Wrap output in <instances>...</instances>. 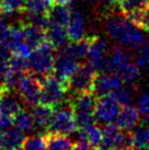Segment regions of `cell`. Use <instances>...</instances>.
<instances>
[{
	"instance_id": "obj_13",
	"label": "cell",
	"mask_w": 149,
	"mask_h": 150,
	"mask_svg": "<svg viewBox=\"0 0 149 150\" xmlns=\"http://www.w3.org/2000/svg\"><path fill=\"white\" fill-rule=\"evenodd\" d=\"M80 65L81 64L79 63L78 59L59 50V54L55 58L54 75L57 76L59 79H62L64 82L68 84V80L77 71Z\"/></svg>"
},
{
	"instance_id": "obj_12",
	"label": "cell",
	"mask_w": 149,
	"mask_h": 150,
	"mask_svg": "<svg viewBox=\"0 0 149 150\" xmlns=\"http://www.w3.org/2000/svg\"><path fill=\"white\" fill-rule=\"evenodd\" d=\"M87 22H86V16L82 10H80L78 7L70 9V18L68 24L66 26L67 35L70 42L80 41L86 38L87 34Z\"/></svg>"
},
{
	"instance_id": "obj_44",
	"label": "cell",
	"mask_w": 149,
	"mask_h": 150,
	"mask_svg": "<svg viewBox=\"0 0 149 150\" xmlns=\"http://www.w3.org/2000/svg\"><path fill=\"white\" fill-rule=\"evenodd\" d=\"M0 150H6L4 146V142H2V135L0 133Z\"/></svg>"
},
{
	"instance_id": "obj_23",
	"label": "cell",
	"mask_w": 149,
	"mask_h": 150,
	"mask_svg": "<svg viewBox=\"0 0 149 150\" xmlns=\"http://www.w3.org/2000/svg\"><path fill=\"white\" fill-rule=\"evenodd\" d=\"M2 142L6 150H13L23 147L25 142V135L17 127H10L1 133Z\"/></svg>"
},
{
	"instance_id": "obj_50",
	"label": "cell",
	"mask_w": 149,
	"mask_h": 150,
	"mask_svg": "<svg viewBox=\"0 0 149 150\" xmlns=\"http://www.w3.org/2000/svg\"><path fill=\"white\" fill-rule=\"evenodd\" d=\"M148 32V43H149V31H147Z\"/></svg>"
},
{
	"instance_id": "obj_7",
	"label": "cell",
	"mask_w": 149,
	"mask_h": 150,
	"mask_svg": "<svg viewBox=\"0 0 149 150\" xmlns=\"http://www.w3.org/2000/svg\"><path fill=\"white\" fill-rule=\"evenodd\" d=\"M96 74L98 72L89 64L80 65L77 71L68 80L67 84L68 92H70L72 96L91 92Z\"/></svg>"
},
{
	"instance_id": "obj_34",
	"label": "cell",
	"mask_w": 149,
	"mask_h": 150,
	"mask_svg": "<svg viewBox=\"0 0 149 150\" xmlns=\"http://www.w3.org/2000/svg\"><path fill=\"white\" fill-rule=\"evenodd\" d=\"M135 63L139 68L149 69V45H143L137 48Z\"/></svg>"
},
{
	"instance_id": "obj_20",
	"label": "cell",
	"mask_w": 149,
	"mask_h": 150,
	"mask_svg": "<svg viewBox=\"0 0 149 150\" xmlns=\"http://www.w3.org/2000/svg\"><path fill=\"white\" fill-rule=\"evenodd\" d=\"M46 31V41L54 47L55 50H62L65 47L68 42V35L65 26L60 25L48 24L45 29Z\"/></svg>"
},
{
	"instance_id": "obj_24",
	"label": "cell",
	"mask_w": 149,
	"mask_h": 150,
	"mask_svg": "<svg viewBox=\"0 0 149 150\" xmlns=\"http://www.w3.org/2000/svg\"><path fill=\"white\" fill-rule=\"evenodd\" d=\"M46 138V150H72L74 149V142L72 139L67 137V135L62 134H50L45 135Z\"/></svg>"
},
{
	"instance_id": "obj_41",
	"label": "cell",
	"mask_w": 149,
	"mask_h": 150,
	"mask_svg": "<svg viewBox=\"0 0 149 150\" xmlns=\"http://www.w3.org/2000/svg\"><path fill=\"white\" fill-rule=\"evenodd\" d=\"M74 150H100V149H98L94 146L89 145V144H86V142H77V144H74Z\"/></svg>"
},
{
	"instance_id": "obj_42",
	"label": "cell",
	"mask_w": 149,
	"mask_h": 150,
	"mask_svg": "<svg viewBox=\"0 0 149 150\" xmlns=\"http://www.w3.org/2000/svg\"><path fill=\"white\" fill-rule=\"evenodd\" d=\"M55 4H69L72 0H52Z\"/></svg>"
},
{
	"instance_id": "obj_26",
	"label": "cell",
	"mask_w": 149,
	"mask_h": 150,
	"mask_svg": "<svg viewBox=\"0 0 149 150\" xmlns=\"http://www.w3.org/2000/svg\"><path fill=\"white\" fill-rule=\"evenodd\" d=\"M13 125L20 129L22 133L24 134H31L33 132H37L35 122L33 120V116L31 112H28L25 110H21L16 116L12 118Z\"/></svg>"
},
{
	"instance_id": "obj_32",
	"label": "cell",
	"mask_w": 149,
	"mask_h": 150,
	"mask_svg": "<svg viewBox=\"0 0 149 150\" xmlns=\"http://www.w3.org/2000/svg\"><path fill=\"white\" fill-rule=\"evenodd\" d=\"M112 94L122 106L131 104L134 99V90L128 86H123V84L114 92H112Z\"/></svg>"
},
{
	"instance_id": "obj_49",
	"label": "cell",
	"mask_w": 149,
	"mask_h": 150,
	"mask_svg": "<svg viewBox=\"0 0 149 150\" xmlns=\"http://www.w3.org/2000/svg\"><path fill=\"white\" fill-rule=\"evenodd\" d=\"M100 150H115V149H100Z\"/></svg>"
},
{
	"instance_id": "obj_35",
	"label": "cell",
	"mask_w": 149,
	"mask_h": 150,
	"mask_svg": "<svg viewBox=\"0 0 149 150\" xmlns=\"http://www.w3.org/2000/svg\"><path fill=\"white\" fill-rule=\"evenodd\" d=\"M137 105L140 114L149 122V90L143 91L139 94L137 100Z\"/></svg>"
},
{
	"instance_id": "obj_33",
	"label": "cell",
	"mask_w": 149,
	"mask_h": 150,
	"mask_svg": "<svg viewBox=\"0 0 149 150\" xmlns=\"http://www.w3.org/2000/svg\"><path fill=\"white\" fill-rule=\"evenodd\" d=\"M24 150H46V138L42 134L33 135L30 137L25 138L24 145H23Z\"/></svg>"
},
{
	"instance_id": "obj_46",
	"label": "cell",
	"mask_w": 149,
	"mask_h": 150,
	"mask_svg": "<svg viewBox=\"0 0 149 150\" xmlns=\"http://www.w3.org/2000/svg\"><path fill=\"white\" fill-rule=\"evenodd\" d=\"M2 1H4V0H0V8H1V6H2Z\"/></svg>"
},
{
	"instance_id": "obj_19",
	"label": "cell",
	"mask_w": 149,
	"mask_h": 150,
	"mask_svg": "<svg viewBox=\"0 0 149 150\" xmlns=\"http://www.w3.org/2000/svg\"><path fill=\"white\" fill-rule=\"evenodd\" d=\"M53 111H54V108L42 104V103L32 108L31 114H32L33 120L35 122L36 130L40 132L38 134H42L43 132L47 133L50 118H52V115H53Z\"/></svg>"
},
{
	"instance_id": "obj_2",
	"label": "cell",
	"mask_w": 149,
	"mask_h": 150,
	"mask_svg": "<svg viewBox=\"0 0 149 150\" xmlns=\"http://www.w3.org/2000/svg\"><path fill=\"white\" fill-rule=\"evenodd\" d=\"M54 47L47 41H45L41 46L32 50L28 58L30 71L40 78L52 75V72L54 71L56 58L54 55Z\"/></svg>"
},
{
	"instance_id": "obj_1",
	"label": "cell",
	"mask_w": 149,
	"mask_h": 150,
	"mask_svg": "<svg viewBox=\"0 0 149 150\" xmlns=\"http://www.w3.org/2000/svg\"><path fill=\"white\" fill-rule=\"evenodd\" d=\"M105 32L112 41L131 50H137L145 45L146 35L144 29L125 17L123 13L110 12L104 18Z\"/></svg>"
},
{
	"instance_id": "obj_21",
	"label": "cell",
	"mask_w": 149,
	"mask_h": 150,
	"mask_svg": "<svg viewBox=\"0 0 149 150\" xmlns=\"http://www.w3.org/2000/svg\"><path fill=\"white\" fill-rule=\"evenodd\" d=\"M67 6L68 4H55V2L52 4L47 13L48 24L60 25L66 28L70 18V8H68Z\"/></svg>"
},
{
	"instance_id": "obj_40",
	"label": "cell",
	"mask_w": 149,
	"mask_h": 150,
	"mask_svg": "<svg viewBox=\"0 0 149 150\" xmlns=\"http://www.w3.org/2000/svg\"><path fill=\"white\" fill-rule=\"evenodd\" d=\"M12 118L11 117H8L6 116V115H2V114H0V133H2L4 130H7L8 128L11 127L12 125Z\"/></svg>"
},
{
	"instance_id": "obj_51",
	"label": "cell",
	"mask_w": 149,
	"mask_h": 150,
	"mask_svg": "<svg viewBox=\"0 0 149 150\" xmlns=\"http://www.w3.org/2000/svg\"><path fill=\"white\" fill-rule=\"evenodd\" d=\"M148 2H149V0H148Z\"/></svg>"
},
{
	"instance_id": "obj_3",
	"label": "cell",
	"mask_w": 149,
	"mask_h": 150,
	"mask_svg": "<svg viewBox=\"0 0 149 150\" xmlns=\"http://www.w3.org/2000/svg\"><path fill=\"white\" fill-rule=\"evenodd\" d=\"M77 128L78 127L74 121L71 101L65 99L60 104L54 108L47 133L69 135L74 134Z\"/></svg>"
},
{
	"instance_id": "obj_36",
	"label": "cell",
	"mask_w": 149,
	"mask_h": 150,
	"mask_svg": "<svg viewBox=\"0 0 149 150\" xmlns=\"http://www.w3.org/2000/svg\"><path fill=\"white\" fill-rule=\"evenodd\" d=\"M7 16L0 12V43H4L11 32V25L7 20Z\"/></svg>"
},
{
	"instance_id": "obj_39",
	"label": "cell",
	"mask_w": 149,
	"mask_h": 150,
	"mask_svg": "<svg viewBox=\"0 0 149 150\" xmlns=\"http://www.w3.org/2000/svg\"><path fill=\"white\" fill-rule=\"evenodd\" d=\"M12 57V50L0 43V63H8Z\"/></svg>"
},
{
	"instance_id": "obj_17",
	"label": "cell",
	"mask_w": 149,
	"mask_h": 150,
	"mask_svg": "<svg viewBox=\"0 0 149 150\" xmlns=\"http://www.w3.org/2000/svg\"><path fill=\"white\" fill-rule=\"evenodd\" d=\"M76 144L77 142H86L91 146L99 147L102 142V129L100 128L94 123L91 125L78 128V132L76 130Z\"/></svg>"
},
{
	"instance_id": "obj_6",
	"label": "cell",
	"mask_w": 149,
	"mask_h": 150,
	"mask_svg": "<svg viewBox=\"0 0 149 150\" xmlns=\"http://www.w3.org/2000/svg\"><path fill=\"white\" fill-rule=\"evenodd\" d=\"M16 90L23 103L30 108H34L41 103L42 80L32 72L28 71L21 76Z\"/></svg>"
},
{
	"instance_id": "obj_30",
	"label": "cell",
	"mask_w": 149,
	"mask_h": 150,
	"mask_svg": "<svg viewBox=\"0 0 149 150\" xmlns=\"http://www.w3.org/2000/svg\"><path fill=\"white\" fill-rule=\"evenodd\" d=\"M9 68L14 74H18V75L21 76L24 75L25 72L30 71L28 58L22 57V56L17 54L12 55V57L9 60Z\"/></svg>"
},
{
	"instance_id": "obj_47",
	"label": "cell",
	"mask_w": 149,
	"mask_h": 150,
	"mask_svg": "<svg viewBox=\"0 0 149 150\" xmlns=\"http://www.w3.org/2000/svg\"><path fill=\"white\" fill-rule=\"evenodd\" d=\"M13 150H24L23 148H18V149H13Z\"/></svg>"
},
{
	"instance_id": "obj_38",
	"label": "cell",
	"mask_w": 149,
	"mask_h": 150,
	"mask_svg": "<svg viewBox=\"0 0 149 150\" xmlns=\"http://www.w3.org/2000/svg\"><path fill=\"white\" fill-rule=\"evenodd\" d=\"M9 72H10L9 62L8 63H0V87L2 88V90H4V83H6Z\"/></svg>"
},
{
	"instance_id": "obj_25",
	"label": "cell",
	"mask_w": 149,
	"mask_h": 150,
	"mask_svg": "<svg viewBox=\"0 0 149 150\" xmlns=\"http://www.w3.org/2000/svg\"><path fill=\"white\" fill-rule=\"evenodd\" d=\"M148 4V0H121L117 4L121 12L132 20L139 14Z\"/></svg>"
},
{
	"instance_id": "obj_29",
	"label": "cell",
	"mask_w": 149,
	"mask_h": 150,
	"mask_svg": "<svg viewBox=\"0 0 149 150\" xmlns=\"http://www.w3.org/2000/svg\"><path fill=\"white\" fill-rule=\"evenodd\" d=\"M52 4V0H26L23 12L30 14H47Z\"/></svg>"
},
{
	"instance_id": "obj_22",
	"label": "cell",
	"mask_w": 149,
	"mask_h": 150,
	"mask_svg": "<svg viewBox=\"0 0 149 150\" xmlns=\"http://www.w3.org/2000/svg\"><path fill=\"white\" fill-rule=\"evenodd\" d=\"M90 43H91V36L84 38L82 40H80V41L69 43V44H67L65 47H62V50H59L66 53L69 56L78 59V60H81L83 58H87L89 48H90Z\"/></svg>"
},
{
	"instance_id": "obj_10",
	"label": "cell",
	"mask_w": 149,
	"mask_h": 150,
	"mask_svg": "<svg viewBox=\"0 0 149 150\" xmlns=\"http://www.w3.org/2000/svg\"><path fill=\"white\" fill-rule=\"evenodd\" d=\"M109 44L108 42L101 38L100 36L93 35L91 36L90 48L87 56L88 64L94 69L96 72H100L105 69L106 58L109 55Z\"/></svg>"
},
{
	"instance_id": "obj_45",
	"label": "cell",
	"mask_w": 149,
	"mask_h": 150,
	"mask_svg": "<svg viewBox=\"0 0 149 150\" xmlns=\"http://www.w3.org/2000/svg\"><path fill=\"white\" fill-rule=\"evenodd\" d=\"M133 150H149V147H134Z\"/></svg>"
},
{
	"instance_id": "obj_27",
	"label": "cell",
	"mask_w": 149,
	"mask_h": 150,
	"mask_svg": "<svg viewBox=\"0 0 149 150\" xmlns=\"http://www.w3.org/2000/svg\"><path fill=\"white\" fill-rule=\"evenodd\" d=\"M133 147H149V122L141 123L129 132Z\"/></svg>"
},
{
	"instance_id": "obj_37",
	"label": "cell",
	"mask_w": 149,
	"mask_h": 150,
	"mask_svg": "<svg viewBox=\"0 0 149 150\" xmlns=\"http://www.w3.org/2000/svg\"><path fill=\"white\" fill-rule=\"evenodd\" d=\"M132 20L136 24L139 25L141 29H144L145 31H149V4L139 14H137Z\"/></svg>"
},
{
	"instance_id": "obj_15",
	"label": "cell",
	"mask_w": 149,
	"mask_h": 150,
	"mask_svg": "<svg viewBox=\"0 0 149 150\" xmlns=\"http://www.w3.org/2000/svg\"><path fill=\"white\" fill-rule=\"evenodd\" d=\"M22 103L23 101L18 92L13 93L12 91L4 90L0 94V114L13 118L21 110H23Z\"/></svg>"
},
{
	"instance_id": "obj_5",
	"label": "cell",
	"mask_w": 149,
	"mask_h": 150,
	"mask_svg": "<svg viewBox=\"0 0 149 150\" xmlns=\"http://www.w3.org/2000/svg\"><path fill=\"white\" fill-rule=\"evenodd\" d=\"M42 80V91H41V103L48 105L52 108L57 106L66 99L67 83L59 79L57 76L50 75Z\"/></svg>"
},
{
	"instance_id": "obj_48",
	"label": "cell",
	"mask_w": 149,
	"mask_h": 150,
	"mask_svg": "<svg viewBox=\"0 0 149 150\" xmlns=\"http://www.w3.org/2000/svg\"><path fill=\"white\" fill-rule=\"evenodd\" d=\"M2 91H4V90H2V88L0 87V94H1V92H2Z\"/></svg>"
},
{
	"instance_id": "obj_11",
	"label": "cell",
	"mask_w": 149,
	"mask_h": 150,
	"mask_svg": "<svg viewBox=\"0 0 149 150\" xmlns=\"http://www.w3.org/2000/svg\"><path fill=\"white\" fill-rule=\"evenodd\" d=\"M123 84V81L115 74L112 72H102L100 71L95 76L93 87H92V93L96 98H101L103 96L111 94L116 89H118Z\"/></svg>"
},
{
	"instance_id": "obj_8",
	"label": "cell",
	"mask_w": 149,
	"mask_h": 150,
	"mask_svg": "<svg viewBox=\"0 0 149 150\" xmlns=\"http://www.w3.org/2000/svg\"><path fill=\"white\" fill-rule=\"evenodd\" d=\"M125 147H133L128 134L123 133L116 124H106L102 128V142L100 149H115L120 150Z\"/></svg>"
},
{
	"instance_id": "obj_4",
	"label": "cell",
	"mask_w": 149,
	"mask_h": 150,
	"mask_svg": "<svg viewBox=\"0 0 149 150\" xmlns=\"http://www.w3.org/2000/svg\"><path fill=\"white\" fill-rule=\"evenodd\" d=\"M96 101L98 98L92 92L74 96V99L71 100V108L78 128L87 127L94 123Z\"/></svg>"
},
{
	"instance_id": "obj_16",
	"label": "cell",
	"mask_w": 149,
	"mask_h": 150,
	"mask_svg": "<svg viewBox=\"0 0 149 150\" xmlns=\"http://www.w3.org/2000/svg\"><path fill=\"white\" fill-rule=\"evenodd\" d=\"M22 33H23L24 42L32 50L37 48L46 41L45 29L28 22H22Z\"/></svg>"
},
{
	"instance_id": "obj_43",
	"label": "cell",
	"mask_w": 149,
	"mask_h": 150,
	"mask_svg": "<svg viewBox=\"0 0 149 150\" xmlns=\"http://www.w3.org/2000/svg\"><path fill=\"white\" fill-rule=\"evenodd\" d=\"M104 1L105 4H118L121 0H102Z\"/></svg>"
},
{
	"instance_id": "obj_28",
	"label": "cell",
	"mask_w": 149,
	"mask_h": 150,
	"mask_svg": "<svg viewBox=\"0 0 149 150\" xmlns=\"http://www.w3.org/2000/svg\"><path fill=\"white\" fill-rule=\"evenodd\" d=\"M115 75L120 77L121 80L123 81V83L133 84L140 78V69L137 66L136 63H133L131 60L129 63L122 67Z\"/></svg>"
},
{
	"instance_id": "obj_14",
	"label": "cell",
	"mask_w": 149,
	"mask_h": 150,
	"mask_svg": "<svg viewBox=\"0 0 149 150\" xmlns=\"http://www.w3.org/2000/svg\"><path fill=\"white\" fill-rule=\"evenodd\" d=\"M140 112L138 108L132 104L124 105L120 110V113L116 117V125L125 132H131L135 128L140 121Z\"/></svg>"
},
{
	"instance_id": "obj_18",
	"label": "cell",
	"mask_w": 149,
	"mask_h": 150,
	"mask_svg": "<svg viewBox=\"0 0 149 150\" xmlns=\"http://www.w3.org/2000/svg\"><path fill=\"white\" fill-rule=\"evenodd\" d=\"M129 62H131L129 55L123 48H121L120 46H114L109 52L105 69L109 72L116 74L122 67Z\"/></svg>"
},
{
	"instance_id": "obj_9",
	"label": "cell",
	"mask_w": 149,
	"mask_h": 150,
	"mask_svg": "<svg viewBox=\"0 0 149 150\" xmlns=\"http://www.w3.org/2000/svg\"><path fill=\"white\" fill-rule=\"evenodd\" d=\"M120 110L121 104L112 93L98 98L95 108V121L103 125L111 124L116 121Z\"/></svg>"
},
{
	"instance_id": "obj_31",
	"label": "cell",
	"mask_w": 149,
	"mask_h": 150,
	"mask_svg": "<svg viewBox=\"0 0 149 150\" xmlns=\"http://www.w3.org/2000/svg\"><path fill=\"white\" fill-rule=\"evenodd\" d=\"M25 4H26V0H4L2 6L0 8V12L10 17V16L23 11Z\"/></svg>"
}]
</instances>
